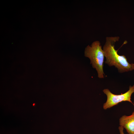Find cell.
Masks as SVG:
<instances>
[{"mask_svg": "<svg viewBox=\"0 0 134 134\" xmlns=\"http://www.w3.org/2000/svg\"><path fill=\"white\" fill-rule=\"evenodd\" d=\"M133 105H134V102H133Z\"/></svg>", "mask_w": 134, "mask_h": 134, "instance_id": "6", "label": "cell"}, {"mask_svg": "<svg viewBox=\"0 0 134 134\" xmlns=\"http://www.w3.org/2000/svg\"><path fill=\"white\" fill-rule=\"evenodd\" d=\"M119 36L107 37L103 48L105 63L109 66H114L120 73L131 71L134 69V64H130L124 55H120L114 48L115 43L118 41Z\"/></svg>", "mask_w": 134, "mask_h": 134, "instance_id": "1", "label": "cell"}, {"mask_svg": "<svg viewBox=\"0 0 134 134\" xmlns=\"http://www.w3.org/2000/svg\"><path fill=\"white\" fill-rule=\"evenodd\" d=\"M84 56L90 60V64L97 72L98 77L104 78L103 70L104 54L100 42L96 41L91 46L88 45L85 48Z\"/></svg>", "mask_w": 134, "mask_h": 134, "instance_id": "2", "label": "cell"}, {"mask_svg": "<svg viewBox=\"0 0 134 134\" xmlns=\"http://www.w3.org/2000/svg\"><path fill=\"white\" fill-rule=\"evenodd\" d=\"M103 92L107 98L106 102L103 106L104 110L110 108L123 101H128L133 103L131 100V97L134 93V85L133 86L130 85L129 90L126 92L120 95L113 94L108 89H104Z\"/></svg>", "mask_w": 134, "mask_h": 134, "instance_id": "3", "label": "cell"}, {"mask_svg": "<svg viewBox=\"0 0 134 134\" xmlns=\"http://www.w3.org/2000/svg\"><path fill=\"white\" fill-rule=\"evenodd\" d=\"M34 104H33V105H34Z\"/></svg>", "mask_w": 134, "mask_h": 134, "instance_id": "7", "label": "cell"}, {"mask_svg": "<svg viewBox=\"0 0 134 134\" xmlns=\"http://www.w3.org/2000/svg\"><path fill=\"white\" fill-rule=\"evenodd\" d=\"M119 124L125 129L129 134H134V110L129 116H122L119 119Z\"/></svg>", "mask_w": 134, "mask_h": 134, "instance_id": "4", "label": "cell"}, {"mask_svg": "<svg viewBox=\"0 0 134 134\" xmlns=\"http://www.w3.org/2000/svg\"><path fill=\"white\" fill-rule=\"evenodd\" d=\"M124 128L122 127L119 126L118 127V129L120 134H125L124 132Z\"/></svg>", "mask_w": 134, "mask_h": 134, "instance_id": "5", "label": "cell"}]
</instances>
